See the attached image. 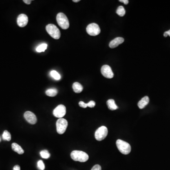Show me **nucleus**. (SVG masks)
<instances>
[{
  "label": "nucleus",
  "mask_w": 170,
  "mask_h": 170,
  "mask_svg": "<svg viewBox=\"0 0 170 170\" xmlns=\"http://www.w3.org/2000/svg\"><path fill=\"white\" fill-rule=\"evenodd\" d=\"M71 158L75 161L80 162H85L88 160L89 156L83 151L74 150L70 154Z\"/></svg>",
  "instance_id": "obj_1"
},
{
  "label": "nucleus",
  "mask_w": 170,
  "mask_h": 170,
  "mask_svg": "<svg viewBox=\"0 0 170 170\" xmlns=\"http://www.w3.org/2000/svg\"><path fill=\"white\" fill-rule=\"evenodd\" d=\"M116 146L119 152L123 154H128L131 152V146L130 144L121 139L116 141Z\"/></svg>",
  "instance_id": "obj_2"
},
{
  "label": "nucleus",
  "mask_w": 170,
  "mask_h": 170,
  "mask_svg": "<svg viewBox=\"0 0 170 170\" xmlns=\"http://www.w3.org/2000/svg\"><path fill=\"white\" fill-rule=\"evenodd\" d=\"M56 21L58 24L63 29H67L70 27L69 20L64 14L60 12L56 16Z\"/></svg>",
  "instance_id": "obj_3"
},
{
  "label": "nucleus",
  "mask_w": 170,
  "mask_h": 170,
  "mask_svg": "<svg viewBox=\"0 0 170 170\" xmlns=\"http://www.w3.org/2000/svg\"><path fill=\"white\" fill-rule=\"evenodd\" d=\"M46 31L50 36L55 39H58L60 37V32L59 29L55 25L50 24L46 27Z\"/></svg>",
  "instance_id": "obj_4"
},
{
  "label": "nucleus",
  "mask_w": 170,
  "mask_h": 170,
  "mask_svg": "<svg viewBox=\"0 0 170 170\" xmlns=\"http://www.w3.org/2000/svg\"><path fill=\"white\" fill-rule=\"evenodd\" d=\"M56 125L57 132L58 134H63L66 130L68 123L67 121L65 119L59 118L57 121Z\"/></svg>",
  "instance_id": "obj_5"
},
{
  "label": "nucleus",
  "mask_w": 170,
  "mask_h": 170,
  "mask_svg": "<svg viewBox=\"0 0 170 170\" xmlns=\"http://www.w3.org/2000/svg\"><path fill=\"white\" fill-rule=\"evenodd\" d=\"M108 129L105 126H101L98 128L95 134V138L98 141L104 140L107 136Z\"/></svg>",
  "instance_id": "obj_6"
},
{
  "label": "nucleus",
  "mask_w": 170,
  "mask_h": 170,
  "mask_svg": "<svg viewBox=\"0 0 170 170\" xmlns=\"http://www.w3.org/2000/svg\"><path fill=\"white\" fill-rule=\"evenodd\" d=\"M86 31L89 35L96 36L99 35L101 32L100 27L96 23H91L87 26Z\"/></svg>",
  "instance_id": "obj_7"
},
{
  "label": "nucleus",
  "mask_w": 170,
  "mask_h": 170,
  "mask_svg": "<svg viewBox=\"0 0 170 170\" xmlns=\"http://www.w3.org/2000/svg\"><path fill=\"white\" fill-rule=\"evenodd\" d=\"M66 109L64 105H60L57 106L53 111V115L55 117L59 118H62V117L66 115Z\"/></svg>",
  "instance_id": "obj_8"
},
{
  "label": "nucleus",
  "mask_w": 170,
  "mask_h": 170,
  "mask_svg": "<svg viewBox=\"0 0 170 170\" xmlns=\"http://www.w3.org/2000/svg\"><path fill=\"white\" fill-rule=\"evenodd\" d=\"M101 71L102 75L106 78H112L114 77L112 70L109 65H105L102 67Z\"/></svg>",
  "instance_id": "obj_9"
},
{
  "label": "nucleus",
  "mask_w": 170,
  "mask_h": 170,
  "mask_svg": "<svg viewBox=\"0 0 170 170\" xmlns=\"http://www.w3.org/2000/svg\"><path fill=\"white\" fill-rule=\"evenodd\" d=\"M24 116L26 120L30 124H35L37 122V118L36 115L31 112L30 111L26 112L24 115Z\"/></svg>",
  "instance_id": "obj_10"
},
{
  "label": "nucleus",
  "mask_w": 170,
  "mask_h": 170,
  "mask_svg": "<svg viewBox=\"0 0 170 170\" xmlns=\"http://www.w3.org/2000/svg\"><path fill=\"white\" fill-rule=\"evenodd\" d=\"M28 16L24 14H21L17 18V24L21 28L25 27L28 24Z\"/></svg>",
  "instance_id": "obj_11"
},
{
  "label": "nucleus",
  "mask_w": 170,
  "mask_h": 170,
  "mask_svg": "<svg viewBox=\"0 0 170 170\" xmlns=\"http://www.w3.org/2000/svg\"><path fill=\"white\" fill-rule=\"evenodd\" d=\"M124 39L123 38L118 37L114 39L113 40L110 42L109 43V46L111 48H116L119 45H121L124 42Z\"/></svg>",
  "instance_id": "obj_12"
},
{
  "label": "nucleus",
  "mask_w": 170,
  "mask_h": 170,
  "mask_svg": "<svg viewBox=\"0 0 170 170\" xmlns=\"http://www.w3.org/2000/svg\"><path fill=\"white\" fill-rule=\"evenodd\" d=\"M149 97L147 96L144 97L138 103V105L139 108L140 109H143L146 105H147V104H149Z\"/></svg>",
  "instance_id": "obj_13"
},
{
  "label": "nucleus",
  "mask_w": 170,
  "mask_h": 170,
  "mask_svg": "<svg viewBox=\"0 0 170 170\" xmlns=\"http://www.w3.org/2000/svg\"><path fill=\"white\" fill-rule=\"evenodd\" d=\"M11 147H12V150L15 152H17V153L18 154H22L24 153V150L18 144L15 143H12Z\"/></svg>",
  "instance_id": "obj_14"
},
{
  "label": "nucleus",
  "mask_w": 170,
  "mask_h": 170,
  "mask_svg": "<svg viewBox=\"0 0 170 170\" xmlns=\"http://www.w3.org/2000/svg\"><path fill=\"white\" fill-rule=\"evenodd\" d=\"M73 89L75 93H81L83 89V87L80 83L78 82H75L74 83L73 86Z\"/></svg>",
  "instance_id": "obj_15"
},
{
  "label": "nucleus",
  "mask_w": 170,
  "mask_h": 170,
  "mask_svg": "<svg viewBox=\"0 0 170 170\" xmlns=\"http://www.w3.org/2000/svg\"><path fill=\"white\" fill-rule=\"evenodd\" d=\"M107 105L109 109L112 110V111L116 110L118 108L115 104V100L113 99H109L107 101Z\"/></svg>",
  "instance_id": "obj_16"
},
{
  "label": "nucleus",
  "mask_w": 170,
  "mask_h": 170,
  "mask_svg": "<svg viewBox=\"0 0 170 170\" xmlns=\"http://www.w3.org/2000/svg\"><path fill=\"white\" fill-rule=\"evenodd\" d=\"M46 94L49 97H54L58 94V90L55 88H50L46 91Z\"/></svg>",
  "instance_id": "obj_17"
},
{
  "label": "nucleus",
  "mask_w": 170,
  "mask_h": 170,
  "mask_svg": "<svg viewBox=\"0 0 170 170\" xmlns=\"http://www.w3.org/2000/svg\"><path fill=\"white\" fill-rule=\"evenodd\" d=\"M125 10L123 6H119L116 11V14L118 15L119 16H121V17L124 16L125 14Z\"/></svg>",
  "instance_id": "obj_18"
},
{
  "label": "nucleus",
  "mask_w": 170,
  "mask_h": 170,
  "mask_svg": "<svg viewBox=\"0 0 170 170\" xmlns=\"http://www.w3.org/2000/svg\"><path fill=\"white\" fill-rule=\"evenodd\" d=\"M47 45L46 43H43L39 45L36 48V51L38 53L44 52L47 49Z\"/></svg>",
  "instance_id": "obj_19"
},
{
  "label": "nucleus",
  "mask_w": 170,
  "mask_h": 170,
  "mask_svg": "<svg viewBox=\"0 0 170 170\" xmlns=\"http://www.w3.org/2000/svg\"><path fill=\"white\" fill-rule=\"evenodd\" d=\"M50 74H51L52 77L57 80H58L60 79V75L57 71H55V70L51 71Z\"/></svg>",
  "instance_id": "obj_20"
},
{
  "label": "nucleus",
  "mask_w": 170,
  "mask_h": 170,
  "mask_svg": "<svg viewBox=\"0 0 170 170\" xmlns=\"http://www.w3.org/2000/svg\"><path fill=\"white\" fill-rule=\"evenodd\" d=\"M3 138L4 140L10 141L11 140V135L7 130H5L3 134Z\"/></svg>",
  "instance_id": "obj_21"
},
{
  "label": "nucleus",
  "mask_w": 170,
  "mask_h": 170,
  "mask_svg": "<svg viewBox=\"0 0 170 170\" xmlns=\"http://www.w3.org/2000/svg\"><path fill=\"white\" fill-rule=\"evenodd\" d=\"M40 156L44 159H48L50 156V154L48 151L46 150H43L40 152Z\"/></svg>",
  "instance_id": "obj_22"
},
{
  "label": "nucleus",
  "mask_w": 170,
  "mask_h": 170,
  "mask_svg": "<svg viewBox=\"0 0 170 170\" xmlns=\"http://www.w3.org/2000/svg\"><path fill=\"white\" fill-rule=\"evenodd\" d=\"M38 167L40 170H43L45 169V165L43 161H39L38 162Z\"/></svg>",
  "instance_id": "obj_23"
},
{
  "label": "nucleus",
  "mask_w": 170,
  "mask_h": 170,
  "mask_svg": "<svg viewBox=\"0 0 170 170\" xmlns=\"http://www.w3.org/2000/svg\"><path fill=\"white\" fill-rule=\"evenodd\" d=\"M87 107H94L95 105V103L94 101H90L87 104Z\"/></svg>",
  "instance_id": "obj_24"
},
{
  "label": "nucleus",
  "mask_w": 170,
  "mask_h": 170,
  "mask_svg": "<svg viewBox=\"0 0 170 170\" xmlns=\"http://www.w3.org/2000/svg\"><path fill=\"white\" fill-rule=\"evenodd\" d=\"M78 105H80L81 107L84 108H86L87 107V104L84 103V102L80 101L78 103Z\"/></svg>",
  "instance_id": "obj_25"
},
{
  "label": "nucleus",
  "mask_w": 170,
  "mask_h": 170,
  "mask_svg": "<svg viewBox=\"0 0 170 170\" xmlns=\"http://www.w3.org/2000/svg\"><path fill=\"white\" fill-rule=\"evenodd\" d=\"M101 167L100 165H98V164H96V165H94V166L92 168L91 170H101Z\"/></svg>",
  "instance_id": "obj_26"
},
{
  "label": "nucleus",
  "mask_w": 170,
  "mask_h": 170,
  "mask_svg": "<svg viewBox=\"0 0 170 170\" xmlns=\"http://www.w3.org/2000/svg\"><path fill=\"white\" fill-rule=\"evenodd\" d=\"M168 36H170V29L167 31L165 32L164 33V37H167Z\"/></svg>",
  "instance_id": "obj_27"
},
{
  "label": "nucleus",
  "mask_w": 170,
  "mask_h": 170,
  "mask_svg": "<svg viewBox=\"0 0 170 170\" xmlns=\"http://www.w3.org/2000/svg\"><path fill=\"white\" fill-rule=\"evenodd\" d=\"M119 1H120L121 3H124L126 5L128 4H129V2L128 0H119Z\"/></svg>",
  "instance_id": "obj_28"
},
{
  "label": "nucleus",
  "mask_w": 170,
  "mask_h": 170,
  "mask_svg": "<svg viewBox=\"0 0 170 170\" xmlns=\"http://www.w3.org/2000/svg\"><path fill=\"white\" fill-rule=\"evenodd\" d=\"M14 170H21V167L18 165H16L14 167Z\"/></svg>",
  "instance_id": "obj_29"
},
{
  "label": "nucleus",
  "mask_w": 170,
  "mask_h": 170,
  "mask_svg": "<svg viewBox=\"0 0 170 170\" xmlns=\"http://www.w3.org/2000/svg\"><path fill=\"white\" fill-rule=\"evenodd\" d=\"M23 1L27 4H30L31 3V0H23Z\"/></svg>",
  "instance_id": "obj_30"
},
{
  "label": "nucleus",
  "mask_w": 170,
  "mask_h": 170,
  "mask_svg": "<svg viewBox=\"0 0 170 170\" xmlns=\"http://www.w3.org/2000/svg\"><path fill=\"white\" fill-rule=\"evenodd\" d=\"M80 1V0H73V1L75 2V3H78V2Z\"/></svg>",
  "instance_id": "obj_31"
},
{
  "label": "nucleus",
  "mask_w": 170,
  "mask_h": 170,
  "mask_svg": "<svg viewBox=\"0 0 170 170\" xmlns=\"http://www.w3.org/2000/svg\"><path fill=\"white\" fill-rule=\"evenodd\" d=\"M1 138H0V141H1Z\"/></svg>",
  "instance_id": "obj_32"
}]
</instances>
